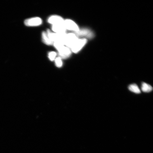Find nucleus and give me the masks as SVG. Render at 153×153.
Masks as SVG:
<instances>
[{
	"mask_svg": "<svg viewBox=\"0 0 153 153\" xmlns=\"http://www.w3.org/2000/svg\"><path fill=\"white\" fill-rule=\"evenodd\" d=\"M87 42V39L83 38L78 39L76 42L70 49L71 51L74 53H77L81 51L82 48L85 46Z\"/></svg>",
	"mask_w": 153,
	"mask_h": 153,
	"instance_id": "7ed1b4c3",
	"label": "nucleus"
},
{
	"mask_svg": "<svg viewBox=\"0 0 153 153\" xmlns=\"http://www.w3.org/2000/svg\"><path fill=\"white\" fill-rule=\"evenodd\" d=\"M64 20L62 17L58 15H53L48 19V22L53 25L64 24Z\"/></svg>",
	"mask_w": 153,
	"mask_h": 153,
	"instance_id": "6e6552de",
	"label": "nucleus"
},
{
	"mask_svg": "<svg viewBox=\"0 0 153 153\" xmlns=\"http://www.w3.org/2000/svg\"><path fill=\"white\" fill-rule=\"evenodd\" d=\"M55 64L57 68H61L62 66V59L59 57H57L55 59Z\"/></svg>",
	"mask_w": 153,
	"mask_h": 153,
	"instance_id": "ddd939ff",
	"label": "nucleus"
},
{
	"mask_svg": "<svg viewBox=\"0 0 153 153\" xmlns=\"http://www.w3.org/2000/svg\"><path fill=\"white\" fill-rule=\"evenodd\" d=\"M128 89L130 91L136 94H140L141 93L140 90L136 84H133L129 85Z\"/></svg>",
	"mask_w": 153,
	"mask_h": 153,
	"instance_id": "f8f14e48",
	"label": "nucleus"
},
{
	"mask_svg": "<svg viewBox=\"0 0 153 153\" xmlns=\"http://www.w3.org/2000/svg\"><path fill=\"white\" fill-rule=\"evenodd\" d=\"M51 29L54 33L58 34H65L66 33V29L64 24L56 25H52Z\"/></svg>",
	"mask_w": 153,
	"mask_h": 153,
	"instance_id": "1a4fd4ad",
	"label": "nucleus"
},
{
	"mask_svg": "<svg viewBox=\"0 0 153 153\" xmlns=\"http://www.w3.org/2000/svg\"><path fill=\"white\" fill-rule=\"evenodd\" d=\"M57 53L54 51H51L48 53V57L50 60L51 61H53L56 59Z\"/></svg>",
	"mask_w": 153,
	"mask_h": 153,
	"instance_id": "4468645a",
	"label": "nucleus"
},
{
	"mask_svg": "<svg viewBox=\"0 0 153 153\" xmlns=\"http://www.w3.org/2000/svg\"><path fill=\"white\" fill-rule=\"evenodd\" d=\"M42 39L44 43L48 45H53V43L51 41L47 35V33L45 32H43L42 34Z\"/></svg>",
	"mask_w": 153,
	"mask_h": 153,
	"instance_id": "9d476101",
	"label": "nucleus"
},
{
	"mask_svg": "<svg viewBox=\"0 0 153 153\" xmlns=\"http://www.w3.org/2000/svg\"><path fill=\"white\" fill-rule=\"evenodd\" d=\"M64 25L66 30H71L74 32H77L79 30L78 25L74 21L70 19L64 20Z\"/></svg>",
	"mask_w": 153,
	"mask_h": 153,
	"instance_id": "423d86ee",
	"label": "nucleus"
},
{
	"mask_svg": "<svg viewBox=\"0 0 153 153\" xmlns=\"http://www.w3.org/2000/svg\"><path fill=\"white\" fill-rule=\"evenodd\" d=\"M78 39V38L74 33L67 34L65 39V45L71 49Z\"/></svg>",
	"mask_w": 153,
	"mask_h": 153,
	"instance_id": "20e7f679",
	"label": "nucleus"
},
{
	"mask_svg": "<svg viewBox=\"0 0 153 153\" xmlns=\"http://www.w3.org/2000/svg\"><path fill=\"white\" fill-rule=\"evenodd\" d=\"M47 33L48 37L53 43H60L65 45V39L66 33L58 34L53 33L50 30L48 29Z\"/></svg>",
	"mask_w": 153,
	"mask_h": 153,
	"instance_id": "f03ea898",
	"label": "nucleus"
},
{
	"mask_svg": "<svg viewBox=\"0 0 153 153\" xmlns=\"http://www.w3.org/2000/svg\"><path fill=\"white\" fill-rule=\"evenodd\" d=\"M141 90L144 92L149 93L152 91L153 88L152 86L143 82L141 86Z\"/></svg>",
	"mask_w": 153,
	"mask_h": 153,
	"instance_id": "9b49d317",
	"label": "nucleus"
},
{
	"mask_svg": "<svg viewBox=\"0 0 153 153\" xmlns=\"http://www.w3.org/2000/svg\"><path fill=\"white\" fill-rule=\"evenodd\" d=\"M78 37H85L89 39H91L94 37V34L91 29L87 28H83L80 29L78 31L74 32Z\"/></svg>",
	"mask_w": 153,
	"mask_h": 153,
	"instance_id": "39448f33",
	"label": "nucleus"
},
{
	"mask_svg": "<svg viewBox=\"0 0 153 153\" xmlns=\"http://www.w3.org/2000/svg\"><path fill=\"white\" fill-rule=\"evenodd\" d=\"M53 45L58 51L59 57L61 59H66L70 56L71 53L70 49L60 43H53Z\"/></svg>",
	"mask_w": 153,
	"mask_h": 153,
	"instance_id": "f257e3e1",
	"label": "nucleus"
},
{
	"mask_svg": "<svg viewBox=\"0 0 153 153\" xmlns=\"http://www.w3.org/2000/svg\"><path fill=\"white\" fill-rule=\"evenodd\" d=\"M42 23V20L41 18L38 17L28 19H26L24 22L25 25L29 27L39 26Z\"/></svg>",
	"mask_w": 153,
	"mask_h": 153,
	"instance_id": "0eeeda50",
	"label": "nucleus"
}]
</instances>
